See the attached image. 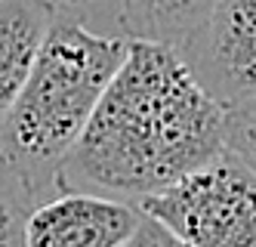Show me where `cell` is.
<instances>
[{
  "instance_id": "cell-4",
  "label": "cell",
  "mask_w": 256,
  "mask_h": 247,
  "mask_svg": "<svg viewBox=\"0 0 256 247\" xmlns=\"http://www.w3.org/2000/svg\"><path fill=\"white\" fill-rule=\"evenodd\" d=\"M179 56L226 111L256 99V0H219Z\"/></svg>"
},
{
  "instance_id": "cell-3",
  "label": "cell",
  "mask_w": 256,
  "mask_h": 247,
  "mask_svg": "<svg viewBox=\"0 0 256 247\" xmlns=\"http://www.w3.org/2000/svg\"><path fill=\"white\" fill-rule=\"evenodd\" d=\"M136 207L188 247H256V170L228 148Z\"/></svg>"
},
{
  "instance_id": "cell-5",
  "label": "cell",
  "mask_w": 256,
  "mask_h": 247,
  "mask_svg": "<svg viewBox=\"0 0 256 247\" xmlns=\"http://www.w3.org/2000/svg\"><path fill=\"white\" fill-rule=\"evenodd\" d=\"M139 219V207L124 198L62 188L31 207L25 247H120Z\"/></svg>"
},
{
  "instance_id": "cell-9",
  "label": "cell",
  "mask_w": 256,
  "mask_h": 247,
  "mask_svg": "<svg viewBox=\"0 0 256 247\" xmlns=\"http://www.w3.org/2000/svg\"><path fill=\"white\" fill-rule=\"evenodd\" d=\"M226 148L256 170V99L226 111Z\"/></svg>"
},
{
  "instance_id": "cell-6",
  "label": "cell",
  "mask_w": 256,
  "mask_h": 247,
  "mask_svg": "<svg viewBox=\"0 0 256 247\" xmlns=\"http://www.w3.org/2000/svg\"><path fill=\"white\" fill-rule=\"evenodd\" d=\"M52 13L44 0H0V118L25 87Z\"/></svg>"
},
{
  "instance_id": "cell-8",
  "label": "cell",
  "mask_w": 256,
  "mask_h": 247,
  "mask_svg": "<svg viewBox=\"0 0 256 247\" xmlns=\"http://www.w3.org/2000/svg\"><path fill=\"white\" fill-rule=\"evenodd\" d=\"M34 204V192L0 161V247H25V219Z\"/></svg>"
},
{
  "instance_id": "cell-1",
  "label": "cell",
  "mask_w": 256,
  "mask_h": 247,
  "mask_svg": "<svg viewBox=\"0 0 256 247\" xmlns=\"http://www.w3.org/2000/svg\"><path fill=\"white\" fill-rule=\"evenodd\" d=\"M226 151V108L194 81L179 50L126 41L80 139L59 167L56 188L148 198Z\"/></svg>"
},
{
  "instance_id": "cell-7",
  "label": "cell",
  "mask_w": 256,
  "mask_h": 247,
  "mask_svg": "<svg viewBox=\"0 0 256 247\" xmlns=\"http://www.w3.org/2000/svg\"><path fill=\"white\" fill-rule=\"evenodd\" d=\"M216 4L219 0H120V37L179 50Z\"/></svg>"
},
{
  "instance_id": "cell-2",
  "label": "cell",
  "mask_w": 256,
  "mask_h": 247,
  "mask_svg": "<svg viewBox=\"0 0 256 247\" xmlns=\"http://www.w3.org/2000/svg\"><path fill=\"white\" fill-rule=\"evenodd\" d=\"M124 56L126 37L93 31L80 13H52L28 81L0 118V161L38 201L59 192V167L93 118Z\"/></svg>"
},
{
  "instance_id": "cell-11",
  "label": "cell",
  "mask_w": 256,
  "mask_h": 247,
  "mask_svg": "<svg viewBox=\"0 0 256 247\" xmlns=\"http://www.w3.org/2000/svg\"><path fill=\"white\" fill-rule=\"evenodd\" d=\"M44 4H50L52 10H62V13H80L84 16V10L93 7L96 0H44Z\"/></svg>"
},
{
  "instance_id": "cell-10",
  "label": "cell",
  "mask_w": 256,
  "mask_h": 247,
  "mask_svg": "<svg viewBox=\"0 0 256 247\" xmlns=\"http://www.w3.org/2000/svg\"><path fill=\"white\" fill-rule=\"evenodd\" d=\"M120 247H188V244H182L179 238H173L167 229H164V225H158L154 219H148L142 213L136 232L126 238Z\"/></svg>"
}]
</instances>
